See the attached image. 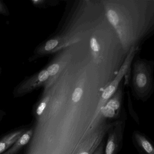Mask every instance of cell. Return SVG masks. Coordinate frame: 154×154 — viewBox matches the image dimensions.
Segmentation results:
<instances>
[{"instance_id": "obj_1", "label": "cell", "mask_w": 154, "mask_h": 154, "mask_svg": "<svg viewBox=\"0 0 154 154\" xmlns=\"http://www.w3.org/2000/svg\"><path fill=\"white\" fill-rule=\"evenodd\" d=\"M134 85L136 93L140 97L145 96L151 90V73L147 65L143 61H137L135 63Z\"/></svg>"}, {"instance_id": "obj_2", "label": "cell", "mask_w": 154, "mask_h": 154, "mask_svg": "<svg viewBox=\"0 0 154 154\" xmlns=\"http://www.w3.org/2000/svg\"><path fill=\"white\" fill-rule=\"evenodd\" d=\"M121 138L122 132L120 126L109 136L105 154H116Z\"/></svg>"}, {"instance_id": "obj_3", "label": "cell", "mask_w": 154, "mask_h": 154, "mask_svg": "<svg viewBox=\"0 0 154 154\" xmlns=\"http://www.w3.org/2000/svg\"><path fill=\"white\" fill-rule=\"evenodd\" d=\"M24 133V130H19L5 137L0 141V154L4 152L9 147L14 144Z\"/></svg>"}, {"instance_id": "obj_4", "label": "cell", "mask_w": 154, "mask_h": 154, "mask_svg": "<svg viewBox=\"0 0 154 154\" xmlns=\"http://www.w3.org/2000/svg\"><path fill=\"white\" fill-rule=\"evenodd\" d=\"M135 140L137 145L146 154H154V146L143 135L138 132H135Z\"/></svg>"}, {"instance_id": "obj_5", "label": "cell", "mask_w": 154, "mask_h": 154, "mask_svg": "<svg viewBox=\"0 0 154 154\" xmlns=\"http://www.w3.org/2000/svg\"><path fill=\"white\" fill-rule=\"evenodd\" d=\"M32 134V130L25 132L14 144L13 146L4 154H15L18 152L20 149L29 143Z\"/></svg>"}, {"instance_id": "obj_6", "label": "cell", "mask_w": 154, "mask_h": 154, "mask_svg": "<svg viewBox=\"0 0 154 154\" xmlns=\"http://www.w3.org/2000/svg\"><path fill=\"white\" fill-rule=\"evenodd\" d=\"M108 18L111 24L117 25L118 24L119 18L118 15L116 11L113 10H109L107 13Z\"/></svg>"}, {"instance_id": "obj_7", "label": "cell", "mask_w": 154, "mask_h": 154, "mask_svg": "<svg viewBox=\"0 0 154 154\" xmlns=\"http://www.w3.org/2000/svg\"><path fill=\"white\" fill-rule=\"evenodd\" d=\"M120 101L118 99H111L107 105V107L109 108L113 111L116 112L118 111L120 107Z\"/></svg>"}, {"instance_id": "obj_8", "label": "cell", "mask_w": 154, "mask_h": 154, "mask_svg": "<svg viewBox=\"0 0 154 154\" xmlns=\"http://www.w3.org/2000/svg\"><path fill=\"white\" fill-rule=\"evenodd\" d=\"M116 86L113 85H110L106 88L102 94V97L104 99H107L111 96V95L115 92L116 90Z\"/></svg>"}, {"instance_id": "obj_9", "label": "cell", "mask_w": 154, "mask_h": 154, "mask_svg": "<svg viewBox=\"0 0 154 154\" xmlns=\"http://www.w3.org/2000/svg\"><path fill=\"white\" fill-rule=\"evenodd\" d=\"M82 95V90L80 88H77L75 90L72 96V99L75 102L79 101Z\"/></svg>"}, {"instance_id": "obj_10", "label": "cell", "mask_w": 154, "mask_h": 154, "mask_svg": "<svg viewBox=\"0 0 154 154\" xmlns=\"http://www.w3.org/2000/svg\"><path fill=\"white\" fill-rule=\"evenodd\" d=\"M0 14L5 16H9L10 14L8 7L1 0H0Z\"/></svg>"}, {"instance_id": "obj_11", "label": "cell", "mask_w": 154, "mask_h": 154, "mask_svg": "<svg viewBox=\"0 0 154 154\" xmlns=\"http://www.w3.org/2000/svg\"><path fill=\"white\" fill-rule=\"evenodd\" d=\"M59 69V66L58 64H55L51 65L48 69V73L50 76H53L57 73Z\"/></svg>"}, {"instance_id": "obj_12", "label": "cell", "mask_w": 154, "mask_h": 154, "mask_svg": "<svg viewBox=\"0 0 154 154\" xmlns=\"http://www.w3.org/2000/svg\"><path fill=\"white\" fill-rule=\"evenodd\" d=\"M58 43V42L57 40H51L48 41L46 43L45 48V50L47 51H50L52 49L57 46Z\"/></svg>"}, {"instance_id": "obj_13", "label": "cell", "mask_w": 154, "mask_h": 154, "mask_svg": "<svg viewBox=\"0 0 154 154\" xmlns=\"http://www.w3.org/2000/svg\"><path fill=\"white\" fill-rule=\"evenodd\" d=\"M49 76V75L47 71H42L38 75V80L41 82H43L47 80V79L48 78Z\"/></svg>"}, {"instance_id": "obj_14", "label": "cell", "mask_w": 154, "mask_h": 154, "mask_svg": "<svg viewBox=\"0 0 154 154\" xmlns=\"http://www.w3.org/2000/svg\"><path fill=\"white\" fill-rule=\"evenodd\" d=\"M46 105H47V104H46L45 102H42V103L39 105L37 110H36V113H37L38 115H41L42 114L43 111H44L45 108H46Z\"/></svg>"}, {"instance_id": "obj_15", "label": "cell", "mask_w": 154, "mask_h": 154, "mask_svg": "<svg viewBox=\"0 0 154 154\" xmlns=\"http://www.w3.org/2000/svg\"><path fill=\"white\" fill-rule=\"evenodd\" d=\"M91 49L94 51L97 52L99 50V46L96 39L92 38L91 40Z\"/></svg>"}, {"instance_id": "obj_16", "label": "cell", "mask_w": 154, "mask_h": 154, "mask_svg": "<svg viewBox=\"0 0 154 154\" xmlns=\"http://www.w3.org/2000/svg\"><path fill=\"white\" fill-rule=\"evenodd\" d=\"M104 152V144H101L99 147L96 150L94 154H103Z\"/></svg>"}, {"instance_id": "obj_17", "label": "cell", "mask_w": 154, "mask_h": 154, "mask_svg": "<svg viewBox=\"0 0 154 154\" xmlns=\"http://www.w3.org/2000/svg\"><path fill=\"white\" fill-rule=\"evenodd\" d=\"M88 150H84V151H82L79 154H91V152H88V151H87Z\"/></svg>"}, {"instance_id": "obj_18", "label": "cell", "mask_w": 154, "mask_h": 154, "mask_svg": "<svg viewBox=\"0 0 154 154\" xmlns=\"http://www.w3.org/2000/svg\"><path fill=\"white\" fill-rule=\"evenodd\" d=\"M2 68L0 67V77H1V73H2Z\"/></svg>"}, {"instance_id": "obj_19", "label": "cell", "mask_w": 154, "mask_h": 154, "mask_svg": "<svg viewBox=\"0 0 154 154\" xmlns=\"http://www.w3.org/2000/svg\"></svg>"}]
</instances>
